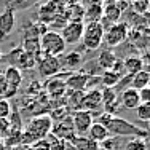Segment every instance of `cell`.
Returning <instances> with one entry per match:
<instances>
[{
  "label": "cell",
  "instance_id": "obj_1",
  "mask_svg": "<svg viewBox=\"0 0 150 150\" xmlns=\"http://www.w3.org/2000/svg\"><path fill=\"white\" fill-rule=\"evenodd\" d=\"M98 123L104 125L107 128L110 136L115 137H125V136H134V137H147V131L141 129L139 126L129 123L126 118H121L118 115H110V113H99L98 115Z\"/></svg>",
  "mask_w": 150,
  "mask_h": 150
},
{
  "label": "cell",
  "instance_id": "obj_2",
  "mask_svg": "<svg viewBox=\"0 0 150 150\" xmlns=\"http://www.w3.org/2000/svg\"><path fill=\"white\" fill-rule=\"evenodd\" d=\"M53 120L50 115H38L27 121L26 129L19 134V142L26 145H32L34 142L42 141L51 133Z\"/></svg>",
  "mask_w": 150,
  "mask_h": 150
},
{
  "label": "cell",
  "instance_id": "obj_3",
  "mask_svg": "<svg viewBox=\"0 0 150 150\" xmlns=\"http://www.w3.org/2000/svg\"><path fill=\"white\" fill-rule=\"evenodd\" d=\"M66 48H67L66 42L62 40L61 34L56 30H46L40 37V50L43 54L59 58L61 54L66 53Z\"/></svg>",
  "mask_w": 150,
  "mask_h": 150
},
{
  "label": "cell",
  "instance_id": "obj_4",
  "mask_svg": "<svg viewBox=\"0 0 150 150\" xmlns=\"http://www.w3.org/2000/svg\"><path fill=\"white\" fill-rule=\"evenodd\" d=\"M104 26L101 23H88L85 24V30H83V46L88 51H96L99 46L102 45L104 40Z\"/></svg>",
  "mask_w": 150,
  "mask_h": 150
},
{
  "label": "cell",
  "instance_id": "obj_5",
  "mask_svg": "<svg viewBox=\"0 0 150 150\" xmlns=\"http://www.w3.org/2000/svg\"><path fill=\"white\" fill-rule=\"evenodd\" d=\"M128 34H129V26L126 23L112 24V26H109L104 30V40H102V43H105L109 48L120 46L128 38Z\"/></svg>",
  "mask_w": 150,
  "mask_h": 150
},
{
  "label": "cell",
  "instance_id": "obj_6",
  "mask_svg": "<svg viewBox=\"0 0 150 150\" xmlns=\"http://www.w3.org/2000/svg\"><path fill=\"white\" fill-rule=\"evenodd\" d=\"M37 67H38L40 77H43V78L54 77V75L62 69V67H61V62H59V58L43 54V53H40V54L37 56Z\"/></svg>",
  "mask_w": 150,
  "mask_h": 150
},
{
  "label": "cell",
  "instance_id": "obj_7",
  "mask_svg": "<svg viewBox=\"0 0 150 150\" xmlns=\"http://www.w3.org/2000/svg\"><path fill=\"white\" fill-rule=\"evenodd\" d=\"M83 30H85V23L83 21H70L62 27V30L59 32L62 40L66 42V45H75L78 42H81L83 37Z\"/></svg>",
  "mask_w": 150,
  "mask_h": 150
},
{
  "label": "cell",
  "instance_id": "obj_8",
  "mask_svg": "<svg viewBox=\"0 0 150 150\" xmlns=\"http://www.w3.org/2000/svg\"><path fill=\"white\" fill-rule=\"evenodd\" d=\"M72 126L75 136H85L88 134L91 125H93V112L88 110H77L72 113Z\"/></svg>",
  "mask_w": 150,
  "mask_h": 150
},
{
  "label": "cell",
  "instance_id": "obj_9",
  "mask_svg": "<svg viewBox=\"0 0 150 150\" xmlns=\"http://www.w3.org/2000/svg\"><path fill=\"white\" fill-rule=\"evenodd\" d=\"M102 105V98H101V90L98 88H90L86 93H83V99H81V110H88V112H94Z\"/></svg>",
  "mask_w": 150,
  "mask_h": 150
},
{
  "label": "cell",
  "instance_id": "obj_10",
  "mask_svg": "<svg viewBox=\"0 0 150 150\" xmlns=\"http://www.w3.org/2000/svg\"><path fill=\"white\" fill-rule=\"evenodd\" d=\"M51 134L56 136V137L62 139V141L66 142H70L74 139V126H72V120H70V117H66L64 120H61L58 125H53L51 128Z\"/></svg>",
  "mask_w": 150,
  "mask_h": 150
},
{
  "label": "cell",
  "instance_id": "obj_11",
  "mask_svg": "<svg viewBox=\"0 0 150 150\" xmlns=\"http://www.w3.org/2000/svg\"><path fill=\"white\" fill-rule=\"evenodd\" d=\"M90 78L91 77L86 74H72L64 81H66V86L69 88V91H83L88 86Z\"/></svg>",
  "mask_w": 150,
  "mask_h": 150
},
{
  "label": "cell",
  "instance_id": "obj_12",
  "mask_svg": "<svg viewBox=\"0 0 150 150\" xmlns=\"http://www.w3.org/2000/svg\"><path fill=\"white\" fill-rule=\"evenodd\" d=\"M46 93L50 94V98L53 99H62L67 93V86L66 81L62 78H51V80L46 83Z\"/></svg>",
  "mask_w": 150,
  "mask_h": 150
},
{
  "label": "cell",
  "instance_id": "obj_13",
  "mask_svg": "<svg viewBox=\"0 0 150 150\" xmlns=\"http://www.w3.org/2000/svg\"><path fill=\"white\" fill-rule=\"evenodd\" d=\"M120 104L125 109L136 110V107L141 104V98H139V91L133 90V88H125L120 96Z\"/></svg>",
  "mask_w": 150,
  "mask_h": 150
},
{
  "label": "cell",
  "instance_id": "obj_14",
  "mask_svg": "<svg viewBox=\"0 0 150 150\" xmlns=\"http://www.w3.org/2000/svg\"><path fill=\"white\" fill-rule=\"evenodd\" d=\"M121 10L118 8V5L117 3H109V5L104 8V13H102V19H101V24L104 26L105 29V24L109 23V26H112V24H117L120 23V18H121Z\"/></svg>",
  "mask_w": 150,
  "mask_h": 150
},
{
  "label": "cell",
  "instance_id": "obj_15",
  "mask_svg": "<svg viewBox=\"0 0 150 150\" xmlns=\"http://www.w3.org/2000/svg\"><path fill=\"white\" fill-rule=\"evenodd\" d=\"M15 24H16V19H15V13L13 10H6L0 15V38L6 37L8 34H11V30L15 29Z\"/></svg>",
  "mask_w": 150,
  "mask_h": 150
},
{
  "label": "cell",
  "instance_id": "obj_16",
  "mask_svg": "<svg viewBox=\"0 0 150 150\" xmlns=\"http://www.w3.org/2000/svg\"><path fill=\"white\" fill-rule=\"evenodd\" d=\"M59 62H61V67H67V69H75V67L81 66L83 62V58L81 54L74 50V51H69V53H64V54L59 56Z\"/></svg>",
  "mask_w": 150,
  "mask_h": 150
},
{
  "label": "cell",
  "instance_id": "obj_17",
  "mask_svg": "<svg viewBox=\"0 0 150 150\" xmlns=\"http://www.w3.org/2000/svg\"><path fill=\"white\" fill-rule=\"evenodd\" d=\"M117 54L112 51V50H102V51H99L98 58H96V62H98V66L101 67L102 70H110L113 67V64L117 62Z\"/></svg>",
  "mask_w": 150,
  "mask_h": 150
},
{
  "label": "cell",
  "instance_id": "obj_18",
  "mask_svg": "<svg viewBox=\"0 0 150 150\" xmlns=\"http://www.w3.org/2000/svg\"><path fill=\"white\" fill-rule=\"evenodd\" d=\"M123 69H125V74L133 77L134 74L144 70V59L139 58V56H129L123 61Z\"/></svg>",
  "mask_w": 150,
  "mask_h": 150
},
{
  "label": "cell",
  "instance_id": "obj_19",
  "mask_svg": "<svg viewBox=\"0 0 150 150\" xmlns=\"http://www.w3.org/2000/svg\"><path fill=\"white\" fill-rule=\"evenodd\" d=\"M3 78H5V83L10 88H13V90H18L19 85L23 83V74H21V70L16 69V67H11V66L3 72Z\"/></svg>",
  "mask_w": 150,
  "mask_h": 150
},
{
  "label": "cell",
  "instance_id": "obj_20",
  "mask_svg": "<svg viewBox=\"0 0 150 150\" xmlns=\"http://www.w3.org/2000/svg\"><path fill=\"white\" fill-rule=\"evenodd\" d=\"M129 83H131L129 88H133L136 91H141V90H144V88L150 86V72L149 70H141V72L134 74L133 77H131Z\"/></svg>",
  "mask_w": 150,
  "mask_h": 150
},
{
  "label": "cell",
  "instance_id": "obj_21",
  "mask_svg": "<svg viewBox=\"0 0 150 150\" xmlns=\"http://www.w3.org/2000/svg\"><path fill=\"white\" fill-rule=\"evenodd\" d=\"M109 131H107V128L104 125L98 123V121H93L90 131H88V137L91 139V141H94L96 144H101L102 141H105L107 137H109Z\"/></svg>",
  "mask_w": 150,
  "mask_h": 150
},
{
  "label": "cell",
  "instance_id": "obj_22",
  "mask_svg": "<svg viewBox=\"0 0 150 150\" xmlns=\"http://www.w3.org/2000/svg\"><path fill=\"white\" fill-rule=\"evenodd\" d=\"M102 13H104V6H102L99 2L98 3L93 2L91 5L86 8V11H85V15H83V18L86 19L85 24H88V23H101Z\"/></svg>",
  "mask_w": 150,
  "mask_h": 150
},
{
  "label": "cell",
  "instance_id": "obj_23",
  "mask_svg": "<svg viewBox=\"0 0 150 150\" xmlns=\"http://www.w3.org/2000/svg\"><path fill=\"white\" fill-rule=\"evenodd\" d=\"M35 66H37V56L32 54V53L23 51V54L19 56V59H18L15 67L19 70H30V69H34Z\"/></svg>",
  "mask_w": 150,
  "mask_h": 150
},
{
  "label": "cell",
  "instance_id": "obj_24",
  "mask_svg": "<svg viewBox=\"0 0 150 150\" xmlns=\"http://www.w3.org/2000/svg\"><path fill=\"white\" fill-rule=\"evenodd\" d=\"M70 144H72L77 150H96L99 147V144H96L94 141H91L88 136H74Z\"/></svg>",
  "mask_w": 150,
  "mask_h": 150
},
{
  "label": "cell",
  "instance_id": "obj_25",
  "mask_svg": "<svg viewBox=\"0 0 150 150\" xmlns=\"http://www.w3.org/2000/svg\"><path fill=\"white\" fill-rule=\"evenodd\" d=\"M64 99L67 101L69 107L77 112V110H81V99H83V91H67Z\"/></svg>",
  "mask_w": 150,
  "mask_h": 150
},
{
  "label": "cell",
  "instance_id": "obj_26",
  "mask_svg": "<svg viewBox=\"0 0 150 150\" xmlns=\"http://www.w3.org/2000/svg\"><path fill=\"white\" fill-rule=\"evenodd\" d=\"M121 78H123V75L113 72V70H105L101 75V83L104 85V88H115L121 81Z\"/></svg>",
  "mask_w": 150,
  "mask_h": 150
},
{
  "label": "cell",
  "instance_id": "obj_27",
  "mask_svg": "<svg viewBox=\"0 0 150 150\" xmlns=\"http://www.w3.org/2000/svg\"><path fill=\"white\" fill-rule=\"evenodd\" d=\"M101 98H102V105H110L113 102H117L118 94H117L115 88H102L101 90Z\"/></svg>",
  "mask_w": 150,
  "mask_h": 150
},
{
  "label": "cell",
  "instance_id": "obj_28",
  "mask_svg": "<svg viewBox=\"0 0 150 150\" xmlns=\"http://www.w3.org/2000/svg\"><path fill=\"white\" fill-rule=\"evenodd\" d=\"M123 150H149V145H147V141L142 137H134L131 141H128L125 144V149Z\"/></svg>",
  "mask_w": 150,
  "mask_h": 150
},
{
  "label": "cell",
  "instance_id": "obj_29",
  "mask_svg": "<svg viewBox=\"0 0 150 150\" xmlns=\"http://www.w3.org/2000/svg\"><path fill=\"white\" fill-rule=\"evenodd\" d=\"M136 115L142 121H150V102H141L136 107Z\"/></svg>",
  "mask_w": 150,
  "mask_h": 150
},
{
  "label": "cell",
  "instance_id": "obj_30",
  "mask_svg": "<svg viewBox=\"0 0 150 150\" xmlns=\"http://www.w3.org/2000/svg\"><path fill=\"white\" fill-rule=\"evenodd\" d=\"M131 5H133L134 11L137 13V15H145V13L149 11V8H150L149 0H133Z\"/></svg>",
  "mask_w": 150,
  "mask_h": 150
},
{
  "label": "cell",
  "instance_id": "obj_31",
  "mask_svg": "<svg viewBox=\"0 0 150 150\" xmlns=\"http://www.w3.org/2000/svg\"><path fill=\"white\" fill-rule=\"evenodd\" d=\"M99 147L104 149V150H118V137L109 136L105 141H102L101 144H99Z\"/></svg>",
  "mask_w": 150,
  "mask_h": 150
},
{
  "label": "cell",
  "instance_id": "obj_32",
  "mask_svg": "<svg viewBox=\"0 0 150 150\" xmlns=\"http://www.w3.org/2000/svg\"><path fill=\"white\" fill-rule=\"evenodd\" d=\"M11 107H10V101L6 98H0V118H8Z\"/></svg>",
  "mask_w": 150,
  "mask_h": 150
},
{
  "label": "cell",
  "instance_id": "obj_33",
  "mask_svg": "<svg viewBox=\"0 0 150 150\" xmlns=\"http://www.w3.org/2000/svg\"><path fill=\"white\" fill-rule=\"evenodd\" d=\"M29 150H50V145H48V142H46V139H42V141L34 142Z\"/></svg>",
  "mask_w": 150,
  "mask_h": 150
},
{
  "label": "cell",
  "instance_id": "obj_34",
  "mask_svg": "<svg viewBox=\"0 0 150 150\" xmlns=\"http://www.w3.org/2000/svg\"><path fill=\"white\" fill-rule=\"evenodd\" d=\"M139 98H141V102H150V86L139 91Z\"/></svg>",
  "mask_w": 150,
  "mask_h": 150
},
{
  "label": "cell",
  "instance_id": "obj_35",
  "mask_svg": "<svg viewBox=\"0 0 150 150\" xmlns=\"http://www.w3.org/2000/svg\"><path fill=\"white\" fill-rule=\"evenodd\" d=\"M145 131H147V134H150V121H147V125H145Z\"/></svg>",
  "mask_w": 150,
  "mask_h": 150
},
{
  "label": "cell",
  "instance_id": "obj_36",
  "mask_svg": "<svg viewBox=\"0 0 150 150\" xmlns=\"http://www.w3.org/2000/svg\"><path fill=\"white\" fill-rule=\"evenodd\" d=\"M2 61H3V54H2V51H0V64H2Z\"/></svg>",
  "mask_w": 150,
  "mask_h": 150
},
{
  "label": "cell",
  "instance_id": "obj_37",
  "mask_svg": "<svg viewBox=\"0 0 150 150\" xmlns=\"http://www.w3.org/2000/svg\"><path fill=\"white\" fill-rule=\"evenodd\" d=\"M109 2H110V3H115V0H107V3H109Z\"/></svg>",
  "mask_w": 150,
  "mask_h": 150
},
{
  "label": "cell",
  "instance_id": "obj_38",
  "mask_svg": "<svg viewBox=\"0 0 150 150\" xmlns=\"http://www.w3.org/2000/svg\"><path fill=\"white\" fill-rule=\"evenodd\" d=\"M96 150H104V149H101V147H98V149H96Z\"/></svg>",
  "mask_w": 150,
  "mask_h": 150
},
{
  "label": "cell",
  "instance_id": "obj_39",
  "mask_svg": "<svg viewBox=\"0 0 150 150\" xmlns=\"http://www.w3.org/2000/svg\"><path fill=\"white\" fill-rule=\"evenodd\" d=\"M131 2H133V0H131Z\"/></svg>",
  "mask_w": 150,
  "mask_h": 150
}]
</instances>
